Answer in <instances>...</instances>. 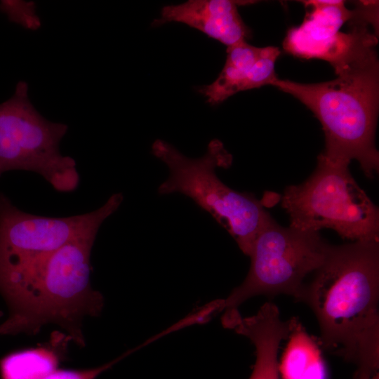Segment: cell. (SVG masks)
Returning a JSON list of instances; mask_svg holds the SVG:
<instances>
[{"instance_id": "cell-1", "label": "cell", "mask_w": 379, "mask_h": 379, "mask_svg": "<svg viewBox=\"0 0 379 379\" xmlns=\"http://www.w3.org/2000/svg\"><path fill=\"white\" fill-rule=\"evenodd\" d=\"M298 301L312 309L324 349L354 363L355 377L378 373L379 241L330 245Z\"/></svg>"}, {"instance_id": "cell-2", "label": "cell", "mask_w": 379, "mask_h": 379, "mask_svg": "<svg viewBox=\"0 0 379 379\" xmlns=\"http://www.w3.org/2000/svg\"><path fill=\"white\" fill-rule=\"evenodd\" d=\"M98 230H89L36 260L1 292L10 310L6 321L15 334L36 333L54 324L77 344L84 345L81 321L98 316L104 305L90 281L91 253Z\"/></svg>"}, {"instance_id": "cell-3", "label": "cell", "mask_w": 379, "mask_h": 379, "mask_svg": "<svg viewBox=\"0 0 379 379\" xmlns=\"http://www.w3.org/2000/svg\"><path fill=\"white\" fill-rule=\"evenodd\" d=\"M375 47L336 70L333 80L302 84L277 77L272 84L300 100L319 119L325 135L322 157L345 166L356 160L370 178L379 171L375 143L379 101Z\"/></svg>"}, {"instance_id": "cell-4", "label": "cell", "mask_w": 379, "mask_h": 379, "mask_svg": "<svg viewBox=\"0 0 379 379\" xmlns=\"http://www.w3.org/2000/svg\"><path fill=\"white\" fill-rule=\"evenodd\" d=\"M152 152L169 171L168 178L159 185L158 193L178 192L190 198L210 213L248 256L258 232L271 215L254 195L230 188L217 175V168H228L232 161L222 142L211 140L204 155L192 159L169 142L157 139Z\"/></svg>"}, {"instance_id": "cell-5", "label": "cell", "mask_w": 379, "mask_h": 379, "mask_svg": "<svg viewBox=\"0 0 379 379\" xmlns=\"http://www.w3.org/2000/svg\"><path fill=\"white\" fill-rule=\"evenodd\" d=\"M281 205L290 226L317 232L334 230L351 241H379V211L352 176L349 166L318 156L312 174L288 186Z\"/></svg>"}, {"instance_id": "cell-6", "label": "cell", "mask_w": 379, "mask_h": 379, "mask_svg": "<svg viewBox=\"0 0 379 379\" xmlns=\"http://www.w3.org/2000/svg\"><path fill=\"white\" fill-rule=\"evenodd\" d=\"M330 245L319 232L283 227L270 216L253 241L246 277L221 300L220 312L238 310L260 295L285 294L298 300L305 279L322 265Z\"/></svg>"}, {"instance_id": "cell-7", "label": "cell", "mask_w": 379, "mask_h": 379, "mask_svg": "<svg viewBox=\"0 0 379 379\" xmlns=\"http://www.w3.org/2000/svg\"><path fill=\"white\" fill-rule=\"evenodd\" d=\"M67 130V125L41 115L29 98L27 83L18 81L13 96L0 104V178L26 171L42 176L58 192L77 190L76 161L60 149Z\"/></svg>"}, {"instance_id": "cell-8", "label": "cell", "mask_w": 379, "mask_h": 379, "mask_svg": "<svg viewBox=\"0 0 379 379\" xmlns=\"http://www.w3.org/2000/svg\"><path fill=\"white\" fill-rule=\"evenodd\" d=\"M121 193L82 215L47 217L25 212L0 192V288L30 264L102 222L120 206Z\"/></svg>"}, {"instance_id": "cell-9", "label": "cell", "mask_w": 379, "mask_h": 379, "mask_svg": "<svg viewBox=\"0 0 379 379\" xmlns=\"http://www.w3.org/2000/svg\"><path fill=\"white\" fill-rule=\"evenodd\" d=\"M280 53L278 47H256L246 41L228 47L217 79L197 91L208 103L215 105L239 92L272 85L277 78L275 63Z\"/></svg>"}, {"instance_id": "cell-10", "label": "cell", "mask_w": 379, "mask_h": 379, "mask_svg": "<svg viewBox=\"0 0 379 379\" xmlns=\"http://www.w3.org/2000/svg\"><path fill=\"white\" fill-rule=\"evenodd\" d=\"M297 319L283 320L277 306L267 302L256 314L244 317L239 310L222 319L225 328L248 338L255 349V362L249 379H279L278 352Z\"/></svg>"}, {"instance_id": "cell-11", "label": "cell", "mask_w": 379, "mask_h": 379, "mask_svg": "<svg viewBox=\"0 0 379 379\" xmlns=\"http://www.w3.org/2000/svg\"><path fill=\"white\" fill-rule=\"evenodd\" d=\"M248 1L234 0H188L162 8L161 18L152 26L167 22L184 23L228 47L245 41L251 29L244 22L237 6Z\"/></svg>"}, {"instance_id": "cell-12", "label": "cell", "mask_w": 379, "mask_h": 379, "mask_svg": "<svg viewBox=\"0 0 379 379\" xmlns=\"http://www.w3.org/2000/svg\"><path fill=\"white\" fill-rule=\"evenodd\" d=\"M69 340L58 333L48 344L6 354L0 359V379H42L58 369Z\"/></svg>"}, {"instance_id": "cell-13", "label": "cell", "mask_w": 379, "mask_h": 379, "mask_svg": "<svg viewBox=\"0 0 379 379\" xmlns=\"http://www.w3.org/2000/svg\"><path fill=\"white\" fill-rule=\"evenodd\" d=\"M279 371L282 379H326L319 343L296 319L288 338Z\"/></svg>"}, {"instance_id": "cell-14", "label": "cell", "mask_w": 379, "mask_h": 379, "mask_svg": "<svg viewBox=\"0 0 379 379\" xmlns=\"http://www.w3.org/2000/svg\"><path fill=\"white\" fill-rule=\"evenodd\" d=\"M127 354L107 364L87 369H57L42 379H96L99 375L110 368Z\"/></svg>"}, {"instance_id": "cell-15", "label": "cell", "mask_w": 379, "mask_h": 379, "mask_svg": "<svg viewBox=\"0 0 379 379\" xmlns=\"http://www.w3.org/2000/svg\"><path fill=\"white\" fill-rule=\"evenodd\" d=\"M3 315V313L0 311V318ZM2 324H0V335H4V329L2 327Z\"/></svg>"}]
</instances>
